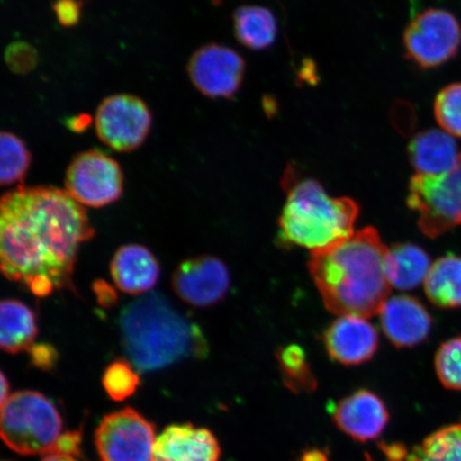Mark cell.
Here are the masks:
<instances>
[{
    "mask_svg": "<svg viewBox=\"0 0 461 461\" xmlns=\"http://www.w3.org/2000/svg\"><path fill=\"white\" fill-rule=\"evenodd\" d=\"M94 236L83 205L66 190L19 187L0 202L2 272L38 297L71 287L79 248Z\"/></svg>",
    "mask_w": 461,
    "mask_h": 461,
    "instance_id": "6da1fadb",
    "label": "cell"
},
{
    "mask_svg": "<svg viewBox=\"0 0 461 461\" xmlns=\"http://www.w3.org/2000/svg\"><path fill=\"white\" fill-rule=\"evenodd\" d=\"M387 252L378 230L367 227L311 253L309 272L326 308L339 316L367 319L378 314L391 288L385 274Z\"/></svg>",
    "mask_w": 461,
    "mask_h": 461,
    "instance_id": "7a4b0ae2",
    "label": "cell"
},
{
    "mask_svg": "<svg viewBox=\"0 0 461 461\" xmlns=\"http://www.w3.org/2000/svg\"><path fill=\"white\" fill-rule=\"evenodd\" d=\"M123 345L132 365L152 372L209 351L200 327L153 292L131 303L120 317Z\"/></svg>",
    "mask_w": 461,
    "mask_h": 461,
    "instance_id": "3957f363",
    "label": "cell"
},
{
    "mask_svg": "<svg viewBox=\"0 0 461 461\" xmlns=\"http://www.w3.org/2000/svg\"><path fill=\"white\" fill-rule=\"evenodd\" d=\"M286 202L279 218L282 244L307 248L311 253L327 249L353 235L359 205L348 197L333 198L315 180H296L293 170L284 178Z\"/></svg>",
    "mask_w": 461,
    "mask_h": 461,
    "instance_id": "277c9868",
    "label": "cell"
},
{
    "mask_svg": "<svg viewBox=\"0 0 461 461\" xmlns=\"http://www.w3.org/2000/svg\"><path fill=\"white\" fill-rule=\"evenodd\" d=\"M62 420L54 403L36 391H20L2 403V439L21 455L53 453Z\"/></svg>",
    "mask_w": 461,
    "mask_h": 461,
    "instance_id": "5b68a950",
    "label": "cell"
},
{
    "mask_svg": "<svg viewBox=\"0 0 461 461\" xmlns=\"http://www.w3.org/2000/svg\"><path fill=\"white\" fill-rule=\"evenodd\" d=\"M407 204L419 215L420 230L440 238L461 224V153L452 169L438 176L416 175L409 182Z\"/></svg>",
    "mask_w": 461,
    "mask_h": 461,
    "instance_id": "8992f818",
    "label": "cell"
},
{
    "mask_svg": "<svg viewBox=\"0 0 461 461\" xmlns=\"http://www.w3.org/2000/svg\"><path fill=\"white\" fill-rule=\"evenodd\" d=\"M407 59L423 70L439 68L458 54L461 25L443 9H428L413 17L403 32Z\"/></svg>",
    "mask_w": 461,
    "mask_h": 461,
    "instance_id": "52a82bcc",
    "label": "cell"
},
{
    "mask_svg": "<svg viewBox=\"0 0 461 461\" xmlns=\"http://www.w3.org/2000/svg\"><path fill=\"white\" fill-rule=\"evenodd\" d=\"M66 192L79 204L103 207L119 200L124 175L118 161L100 149L75 155L66 173Z\"/></svg>",
    "mask_w": 461,
    "mask_h": 461,
    "instance_id": "ba28073f",
    "label": "cell"
},
{
    "mask_svg": "<svg viewBox=\"0 0 461 461\" xmlns=\"http://www.w3.org/2000/svg\"><path fill=\"white\" fill-rule=\"evenodd\" d=\"M97 137L115 152L126 153L140 148L152 128L148 104L136 95L107 96L95 113Z\"/></svg>",
    "mask_w": 461,
    "mask_h": 461,
    "instance_id": "9c48e42d",
    "label": "cell"
},
{
    "mask_svg": "<svg viewBox=\"0 0 461 461\" xmlns=\"http://www.w3.org/2000/svg\"><path fill=\"white\" fill-rule=\"evenodd\" d=\"M154 426L132 408L108 414L95 430L102 461H152Z\"/></svg>",
    "mask_w": 461,
    "mask_h": 461,
    "instance_id": "30bf717a",
    "label": "cell"
},
{
    "mask_svg": "<svg viewBox=\"0 0 461 461\" xmlns=\"http://www.w3.org/2000/svg\"><path fill=\"white\" fill-rule=\"evenodd\" d=\"M187 72L200 94L211 99L230 100L243 85L246 63L229 46L210 43L201 46L190 57Z\"/></svg>",
    "mask_w": 461,
    "mask_h": 461,
    "instance_id": "8fae6325",
    "label": "cell"
},
{
    "mask_svg": "<svg viewBox=\"0 0 461 461\" xmlns=\"http://www.w3.org/2000/svg\"><path fill=\"white\" fill-rule=\"evenodd\" d=\"M230 285L226 264L212 256L188 258L172 276L173 291L195 308H209L221 302Z\"/></svg>",
    "mask_w": 461,
    "mask_h": 461,
    "instance_id": "7c38bea8",
    "label": "cell"
},
{
    "mask_svg": "<svg viewBox=\"0 0 461 461\" xmlns=\"http://www.w3.org/2000/svg\"><path fill=\"white\" fill-rule=\"evenodd\" d=\"M332 419L346 436L356 441L367 442L382 436L389 424L390 413L376 393L361 389L334 406Z\"/></svg>",
    "mask_w": 461,
    "mask_h": 461,
    "instance_id": "4fadbf2b",
    "label": "cell"
},
{
    "mask_svg": "<svg viewBox=\"0 0 461 461\" xmlns=\"http://www.w3.org/2000/svg\"><path fill=\"white\" fill-rule=\"evenodd\" d=\"M324 343L333 361L355 366L370 361L378 349V332L367 319L342 315L327 328Z\"/></svg>",
    "mask_w": 461,
    "mask_h": 461,
    "instance_id": "5bb4252c",
    "label": "cell"
},
{
    "mask_svg": "<svg viewBox=\"0 0 461 461\" xmlns=\"http://www.w3.org/2000/svg\"><path fill=\"white\" fill-rule=\"evenodd\" d=\"M378 314L385 336L399 348H411L423 343L431 331L429 310L411 296L387 299Z\"/></svg>",
    "mask_w": 461,
    "mask_h": 461,
    "instance_id": "9a60e30c",
    "label": "cell"
},
{
    "mask_svg": "<svg viewBox=\"0 0 461 461\" xmlns=\"http://www.w3.org/2000/svg\"><path fill=\"white\" fill-rule=\"evenodd\" d=\"M221 448L207 429L193 424L168 426L155 442L152 461H219Z\"/></svg>",
    "mask_w": 461,
    "mask_h": 461,
    "instance_id": "2e32d148",
    "label": "cell"
},
{
    "mask_svg": "<svg viewBox=\"0 0 461 461\" xmlns=\"http://www.w3.org/2000/svg\"><path fill=\"white\" fill-rule=\"evenodd\" d=\"M111 273L120 291L141 295L157 285L160 268L157 258L148 248L126 245L114 253Z\"/></svg>",
    "mask_w": 461,
    "mask_h": 461,
    "instance_id": "e0dca14e",
    "label": "cell"
},
{
    "mask_svg": "<svg viewBox=\"0 0 461 461\" xmlns=\"http://www.w3.org/2000/svg\"><path fill=\"white\" fill-rule=\"evenodd\" d=\"M458 157L456 141L445 131H420L408 146L409 160L419 175H442L453 168Z\"/></svg>",
    "mask_w": 461,
    "mask_h": 461,
    "instance_id": "ac0fdd59",
    "label": "cell"
},
{
    "mask_svg": "<svg viewBox=\"0 0 461 461\" xmlns=\"http://www.w3.org/2000/svg\"><path fill=\"white\" fill-rule=\"evenodd\" d=\"M429 253L411 243L388 248L385 257V274L391 286L411 291L424 284L431 267Z\"/></svg>",
    "mask_w": 461,
    "mask_h": 461,
    "instance_id": "d6986e66",
    "label": "cell"
},
{
    "mask_svg": "<svg viewBox=\"0 0 461 461\" xmlns=\"http://www.w3.org/2000/svg\"><path fill=\"white\" fill-rule=\"evenodd\" d=\"M38 333L36 315L24 303L5 299L0 304V348L8 354L29 350Z\"/></svg>",
    "mask_w": 461,
    "mask_h": 461,
    "instance_id": "ffe728a7",
    "label": "cell"
},
{
    "mask_svg": "<svg viewBox=\"0 0 461 461\" xmlns=\"http://www.w3.org/2000/svg\"><path fill=\"white\" fill-rule=\"evenodd\" d=\"M235 38L251 50H264L278 36V23L272 11L259 5H241L233 14Z\"/></svg>",
    "mask_w": 461,
    "mask_h": 461,
    "instance_id": "44dd1931",
    "label": "cell"
},
{
    "mask_svg": "<svg viewBox=\"0 0 461 461\" xmlns=\"http://www.w3.org/2000/svg\"><path fill=\"white\" fill-rule=\"evenodd\" d=\"M424 291L438 308H461V258L447 255L438 258L426 276Z\"/></svg>",
    "mask_w": 461,
    "mask_h": 461,
    "instance_id": "7402d4cb",
    "label": "cell"
},
{
    "mask_svg": "<svg viewBox=\"0 0 461 461\" xmlns=\"http://www.w3.org/2000/svg\"><path fill=\"white\" fill-rule=\"evenodd\" d=\"M401 461H461V420L425 438Z\"/></svg>",
    "mask_w": 461,
    "mask_h": 461,
    "instance_id": "603a6c76",
    "label": "cell"
},
{
    "mask_svg": "<svg viewBox=\"0 0 461 461\" xmlns=\"http://www.w3.org/2000/svg\"><path fill=\"white\" fill-rule=\"evenodd\" d=\"M282 378L293 392H310L316 388V378L311 370L307 354L297 344L284 346L276 350Z\"/></svg>",
    "mask_w": 461,
    "mask_h": 461,
    "instance_id": "cb8c5ba5",
    "label": "cell"
},
{
    "mask_svg": "<svg viewBox=\"0 0 461 461\" xmlns=\"http://www.w3.org/2000/svg\"><path fill=\"white\" fill-rule=\"evenodd\" d=\"M0 183L3 186L25 180L29 167L32 165V154L24 141L13 132L3 131L0 134Z\"/></svg>",
    "mask_w": 461,
    "mask_h": 461,
    "instance_id": "d4e9b609",
    "label": "cell"
},
{
    "mask_svg": "<svg viewBox=\"0 0 461 461\" xmlns=\"http://www.w3.org/2000/svg\"><path fill=\"white\" fill-rule=\"evenodd\" d=\"M103 387L114 402H123L135 393L140 384V375L129 361L114 360L103 375Z\"/></svg>",
    "mask_w": 461,
    "mask_h": 461,
    "instance_id": "484cf974",
    "label": "cell"
},
{
    "mask_svg": "<svg viewBox=\"0 0 461 461\" xmlns=\"http://www.w3.org/2000/svg\"><path fill=\"white\" fill-rule=\"evenodd\" d=\"M435 368L443 387L461 392V336L440 345L435 357Z\"/></svg>",
    "mask_w": 461,
    "mask_h": 461,
    "instance_id": "4316f807",
    "label": "cell"
},
{
    "mask_svg": "<svg viewBox=\"0 0 461 461\" xmlns=\"http://www.w3.org/2000/svg\"><path fill=\"white\" fill-rule=\"evenodd\" d=\"M435 117L448 135L461 138V83L448 85L438 94Z\"/></svg>",
    "mask_w": 461,
    "mask_h": 461,
    "instance_id": "83f0119b",
    "label": "cell"
},
{
    "mask_svg": "<svg viewBox=\"0 0 461 461\" xmlns=\"http://www.w3.org/2000/svg\"><path fill=\"white\" fill-rule=\"evenodd\" d=\"M5 62L11 72L26 75L36 70L39 62L38 50L31 43L15 41L5 50Z\"/></svg>",
    "mask_w": 461,
    "mask_h": 461,
    "instance_id": "f1b7e54d",
    "label": "cell"
},
{
    "mask_svg": "<svg viewBox=\"0 0 461 461\" xmlns=\"http://www.w3.org/2000/svg\"><path fill=\"white\" fill-rule=\"evenodd\" d=\"M53 10L62 27H75L82 17L83 2L80 0H56L53 4Z\"/></svg>",
    "mask_w": 461,
    "mask_h": 461,
    "instance_id": "f546056e",
    "label": "cell"
},
{
    "mask_svg": "<svg viewBox=\"0 0 461 461\" xmlns=\"http://www.w3.org/2000/svg\"><path fill=\"white\" fill-rule=\"evenodd\" d=\"M29 355H31L32 366L43 371H50L59 358L57 349L49 343L33 344L29 348Z\"/></svg>",
    "mask_w": 461,
    "mask_h": 461,
    "instance_id": "4dcf8cb0",
    "label": "cell"
},
{
    "mask_svg": "<svg viewBox=\"0 0 461 461\" xmlns=\"http://www.w3.org/2000/svg\"><path fill=\"white\" fill-rule=\"evenodd\" d=\"M80 445H82V431H67L58 439L53 453L70 455L77 458L82 456Z\"/></svg>",
    "mask_w": 461,
    "mask_h": 461,
    "instance_id": "1f68e13d",
    "label": "cell"
},
{
    "mask_svg": "<svg viewBox=\"0 0 461 461\" xmlns=\"http://www.w3.org/2000/svg\"><path fill=\"white\" fill-rule=\"evenodd\" d=\"M92 287H94L97 302H99L103 308H112L117 303V293H115L112 285H109L106 281L96 280Z\"/></svg>",
    "mask_w": 461,
    "mask_h": 461,
    "instance_id": "d6a6232c",
    "label": "cell"
},
{
    "mask_svg": "<svg viewBox=\"0 0 461 461\" xmlns=\"http://www.w3.org/2000/svg\"><path fill=\"white\" fill-rule=\"evenodd\" d=\"M92 123H94V120L88 113H79L66 121L67 128L77 134L88 130Z\"/></svg>",
    "mask_w": 461,
    "mask_h": 461,
    "instance_id": "836d02e7",
    "label": "cell"
},
{
    "mask_svg": "<svg viewBox=\"0 0 461 461\" xmlns=\"http://www.w3.org/2000/svg\"><path fill=\"white\" fill-rule=\"evenodd\" d=\"M42 461H78L77 457L70 456V455L65 454H49L46 455Z\"/></svg>",
    "mask_w": 461,
    "mask_h": 461,
    "instance_id": "e575fe53",
    "label": "cell"
},
{
    "mask_svg": "<svg viewBox=\"0 0 461 461\" xmlns=\"http://www.w3.org/2000/svg\"><path fill=\"white\" fill-rule=\"evenodd\" d=\"M0 378H2V394H0L2 396H0V401H2V403H4L9 399L10 384L4 373H2V376H0Z\"/></svg>",
    "mask_w": 461,
    "mask_h": 461,
    "instance_id": "d590c367",
    "label": "cell"
},
{
    "mask_svg": "<svg viewBox=\"0 0 461 461\" xmlns=\"http://www.w3.org/2000/svg\"><path fill=\"white\" fill-rule=\"evenodd\" d=\"M303 461H326V459L324 454L312 452L305 455Z\"/></svg>",
    "mask_w": 461,
    "mask_h": 461,
    "instance_id": "8d00e7d4",
    "label": "cell"
}]
</instances>
